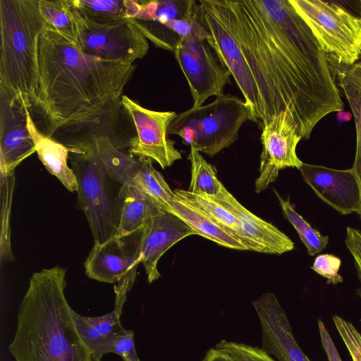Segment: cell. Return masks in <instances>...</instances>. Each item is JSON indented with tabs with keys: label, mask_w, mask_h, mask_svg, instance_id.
I'll return each mask as SVG.
<instances>
[{
	"label": "cell",
	"mask_w": 361,
	"mask_h": 361,
	"mask_svg": "<svg viewBox=\"0 0 361 361\" xmlns=\"http://www.w3.org/2000/svg\"><path fill=\"white\" fill-rule=\"evenodd\" d=\"M166 210L183 221L197 235L203 236L219 245L239 250H247L238 240L223 230L209 216L197 208L176 197L167 203Z\"/></svg>",
	"instance_id": "22"
},
{
	"label": "cell",
	"mask_w": 361,
	"mask_h": 361,
	"mask_svg": "<svg viewBox=\"0 0 361 361\" xmlns=\"http://www.w3.org/2000/svg\"><path fill=\"white\" fill-rule=\"evenodd\" d=\"M353 76L361 84V55L357 61L351 66H347Z\"/></svg>",
	"instance_id": "38"
},
{
	"label": "cell",
	"mask_w": 361,
	"mask_h": 361,
	"mask_svg": "<svg viewBox=\"0 0 361 361\" xmlns=\"http://www.w3.org/2000/svg\"><path fill=\"white\" fill-rule=\"evenodd\" d=\"M202 361H232L230 356L215 348L209 349Z\"/></svg>",
	"instance_id": "37"
},
{
	"label": "cell",
	"mask_w": 361,
	"mask_h": 361,
	"mask_svg": "<svg viewBox=\"0 0 361 361\" xmlns=\"http://www.w3.org/2000/svg\"><path fill=\"white\" fill-rule=\"evenodd\" d=\"M188 159L191 164V180L188 190L212 198L220 197L226 188L219 180L216 168L193 147H190Z\"/></svg>",
	"instance_id": "27"
},
{
	"label": "cell",
	"mask_w": 361,
	"mask_h": 361,
	"mask_svg": "<svg viewBox=\"0 0 361 361\" xmlns=\"http://www.w3.org/2000/svg\"><path fill=\"white\" fill-rule=\"evenodd\" d=\"M341 264L339 257L331 254H322L315 257L311 268L317 274L326 279L329 283L338 284L343 280L338 274Z\"/></svg>",
	"instance_id": "33"
},
{
	"label": "cell",
	"mask_w": 361,
	"mask_h": 361,
	"mask_svg": "<svg viewBox=\"0 0 361 361\" xmlns=\"http://www.w3.org/2000/svg\"><path fill=\"white\" fill-rule=\"evenodd\" d=\"M66 269L59 266L34 273L18 313L8 350L16 361H86L64 294Z\"/></svg>",
	"instance_id": "3"
},
{
	"label": "cell",
	"mask_w": 361,
	"mask_h": 361,
	"mask_svg": "<svg viewBox=\"0 0 361 361\" xmlns=\"http://www.w3.org/2000/svg\"><path fill=\"white\" fill-rule=\"evenodd\" d=\"M345 243L354 259L361 281V231L357 228L348 226L346 228Z\"/></svg>",
	"instance_id": "35"
},
{
	"label": "cell",
	"mask_w": 361,
	"mask_h": 361,
	"mask_svg": "<svg viewBox=\"0 0 361 361\" xmlns=\"http://www.w3.org/2000/svg\"><path fill=\"white\" fill-rule=\"evenodd\" d=\"M248 120L253 121V116L245 100L222 94L212 103L176 114L168 134L178 135L185 145L212 157L236 141Z\"/></svg>",
	"instance_id": "6"
},
{
	"label": "cell",
	"mask_w": 361,
	"mask_h": 361,
	"mask_svg": "<svg viewBox=\"0 0 361 361\" xmlns=\"http://www.w3.org/2000/svg\"><path fill=\"white\" fill-rule=\"evenodd\" d=\"M259 95L261 126L288 111L302 140L344 103L326 56L289 0H214Z\"/></svg>",
	"instance_id": "1"
},
{
	"label": "cell",
	"mask_w": 361,
	"mask_h": 361,
	"mask_svg": "<svg viewBox=\"0 0 361 361\" xmlns=\"http://www.w3.org/2000/svg\"><path fill=\"white\" fill-rule=\"evenodd\" d=\"M38 0H0V96L30 109L38 85V48L46 25Z\"/></svg>",
	"instance_id": "4"
},
{
	"label": "cell",
	"mask_w": 361,
	"mask_h": 361,
	"mask_svg": "<svg viewBox=\"0 0 361 361\" xmlns=\"http://www.w3.org/2000/svg\"><path fill=\"white\" fill-rule=\"evenodd\" d=\"M13 183L14 174L1 176L2 212L5 213V215L2 214V219L4 218L5 220L1 221V257L2 261L4 259L8 260L13 258L10 244L9 216Z\"/></svg>",
	"instance_id": "30"
},
{
	"label": "cell",
	"mask_w": 361,
	"mask_h": 361,
	"mask_svg": "<svg viewBox=\"0 0 361 361\" xmlns=\"http://www.w3.org/2000/svg\"><path fill=\"white\" fill-rule=\"evenodd\" d=\"M336 117L340 123L348 121L352 118V114L349 111H340L336 112Z\"/></svg>",
	"instance_id": "39"
},
{
	"label": "cell",
	"mask_w": 361,
	"mask_h": 361,
	"mask_svg": "<svg viewBox=\"0 0 361 361\" xmlns=\"http://www.w3.org/2000/svg\"><path fill=\"white\" fill-rule=\"evenodd\" d=\"M252 304L259 321L264 352L277 361H311L295 341L287 314L274 293H263Z\"/></svg>",
	"instance_id": "14"
},
{
	"label": "cell",
	"mask_w": 361,
	"mask_h": 361,
	"mask_svg": "<svg viewBox=\"0 0 361 361\" xmlns=\"http://www.w3.org/2000/svg\"><path fill=\"white\" fill-rule=\"evenodd\" d=\"M38 6L47 25L78 48L86 21L72 0H38Z\"/></svg>",
	"instance_id": "24"
},
{
	"label": "cell",
	"mask_w": 361,
	"mask_h": 361,
	"mask_svg": "<svg viewBox=\"0 0 361 361\" xmlns=\"http://www.w3.org/2000/svg\"><path fill=\"white\" fill-rule=\"evenodd\" d=\"M26 120L36 152L46 169L69 191H78L76 176L68 165L71 148L42 133L35 124L28 109H26Z\"/></svg>",
	"instance_id": "20"
},
{
	"label": "cell",
	"mask_w": 361,
	"mask_h": 361,
	"mask_svg": "<svg viewBox=\"0 0 361 361\" xmlns=\"http://www.w3.org/2000/svg\"><path fill=\"white\" fill-rule=\"evenodd\" d=\"M299 170L317 196L338 212H359L361 189L352 168L340 170L303 163Z\"/></svg>",
	"instance_id": "15"
},
{
	"label": "cell",
	"mask_w": 361,
	"mask_h": 361,
	"mask_svg": "<svg viewBox=\"0 0 361 361\" xmlns=\"http://www.w3.org/2000/svg\"><path fill=\"white\" fill-rule=\"evenodd\" d=\"M86 21L106 24L133 19L140 10L137 0H72Z\"/></svg>",
	"instance_id": "25"
},
{
	"label": "cell",
	"mask_w": 361,
	"mask_h": 361,
	"mask_svg": "<svg viewBox=\"0 0 361 361\" xmlns=\"http://www.w3.org/2000/svg\"><path fill=\"white\" fill-rule=\"evenodd\" d=\"M78 49L99 59L133 63L147 54L149 44L133 19L106 24L86 21Z\"/></svg>",
	"instance_id": "11"
},
{
	"label": "cell",
	"mask_w": 361,
	"mask_h": 361,
	"mask_svg": "<svg viewBox=\"0 0 361 361\" xmlns=\"http://www.w3.org/2000/svg\"><path fill=\"white\" fill-rule=\"evenodd\" d=\"M38 85L29 111L37 128L71 147L106 135L129 147L121 99L133 63L99 59L81 51L46 24L39 41Z\"/></svg>",
	"instance_id": "2"
},
{
	"label": "cell",
	"mask_w": 361,
	"mask_h": 361,
	"mask_svg": "<svg viewBox=\"0 0 361 361\" xmlns=\"http://www.w3.org/2000/svg\"><path fill=\"white\" fill-rule=\"evenodd\" d=\"M283 214L290 222L297 231L301 241L307 248L309 255L314 256L324 250L328 243L329 236L324 235L311 225L298 214L293 205L290 203L289 197L285 200L280 194L274 190Z\"/></svg>",
	"instance_id": "29"
},
{
	"label": "cell",
	"mask_w": 361,
	"mask_h": 361,
	"mask_svg": "<svg viewBox=\"0 0 361 361\" xmlns=\"http://www.w3.org/2000/svg\"><path fill=\"white\" fill-rule=\"evenodd\" d=\"M329 66L336 82L347 99L354 117L356 129V152L353 170L361 189V84L348 67L334 62ZM361 220V207L357 212Z\"/></svg>",
	"instance_id": "26"
},
{
	"label": "cell",
	"mask_w": 361,
	"mask_h": 361,
	"mask_svg": "<svg viewBox=\"0 0 361 361\" xmlns=\"http://www.w3.org/2000/svg\"><path fill=\"white\" fill-rule=\"evenodd\" d=\"M214 348L230 356L232 361H277L261 348L243 343L224 339Z\"/></svg>",
	"instance_id": "31"
},
{
	"label": "cell",
	"mask_w": 361,
	"mask_h": 361,
	"mask_svg": "<svg viewBox=\"0 0 361 361\" xmlns=\"http://www.w3.org/2000/svg\"><path fill=\"white\" fill-rule=\"evenodd\" d=\"M357 294L361 298V288L358 290Z\"/></svg>",
	"instance_id": "41"
},
{
	"label": "cell",
	"mask_w": 361,
	"mask_h": 361,
	"mask_svg": "<svg viewBox=\"0 0 361 361\" xmlns=\"http://www.w3.org/2000/svg\"><path fill=\"white\" fill-rule=\"evenodd\" d=\"M86 361H102V357L90 353Z\"/></svg>",
	"instance_id": "40"
},
{
	"label": "cell",
	"mask_w": 361,
	"mask_h": 361,
	"mask_svg": "<svg viewBox=\"0 0 361 361\" xmlns=\"http://www.w3.org/2000/svg\"><path fill=\"white\" fill-rule=\"evenodd\" d=\"M111 353L118 355L123 361H140L135 349L133 331L125 329L119 334L114 343Z\"/></svg>",
	"instance_id": "34"
},
{
	"label": "cell",
	"mask_w": 361,
	"mask_h": 361,
	"mask_svg": "<svg viewBox=\"0 0 361 361\" xmlns=\"http://www.w3.org/2000/svg\"><path fill=\"white\" fill-rule=\"evenodd\" d=\"M34 152L36 149L27 126L26 109L1 103V176L14 174L15 169Z\"/></svg>",
	"instance_id": "17"
},
{
	"label": "cell",
	"mask_w": 361,
	"mask_h": 361,
	"mask_svg": "<svg viewBox=\"0 0 361 361\" xmlns=\"http://www.w3.org/2000/svg\"><path fill=\"white\" fill-rule=\"evenodd\" d=\"M335 326L346 346L353 361H361V334L354 325L335 315L333 317Z\"/></svg>",
	"instance_id": "32"
},
{
	"label": "cell",
	"mask_w": 361,
	"mask_h": 361,
	"mask_svg": "<svg viewBox=\"0 0 361 361\" xmlns=\"http://www.w3.org/2000/svg\"><path fill=\"white\" fill-rule=\"evenodd\" d=\"M197 18L209 32L207 42L228 69L250 107L253 122L259 123V95L240 47L214 0L197 1Z\"/></svg>",
	"instance_id": "8"
},
{
	"label": "cell",
	"mask_w": 361,
	"mask_h": 361,
	"mask_svg": "<svg viewBox=\"0 0 361 361\" xmlns=\"http://www.w3.org/2000/svg\"><path fill=\"white\" fill-rule=\"evenodd\" d=\"M173 53L188 83L193 100L192 107L201 106L209 97L224 94L231 75L206 39L183 37Z\"/></svg>",
	"instance_id": "10"
},
{
	"label": "cell",
	"mask_w": 361,
	"mask_h": 361,
	"mask_svg": "<svg viewBox=\"0 0 361 361\" xmlns=\"http://www.w3.org/2000/svg\"><path fill=\"white\" fill-rule=\"evenodd\" d=\"M121 313L114 309L102 316L86 317L72 309L76 331L90 353L102 357L111 352L116 338L126 329L121 323Z\"/></svg>",
	"instance_id": "19"
},
{
	"label": "cell",
	"mask_w": 361,
	"mask_h": 361,
	"mask_svg": "<svg viewBox=\"0 0 361 361\" xmlns=\"http://www.w3.org/2000/svg\"><path fill=\"white\" fill-rule=\"evenodd\" d=\"M140 164L133 179V184L153 199L164 210L176 194L169 186L164 176L157 171L149 158L139 157Z\"/></svg>",
	"instance_id": "28"
},
{
	"label": "cell",
	"mask_w": 361,
	"mask_h": 361,
	"mask_svg": "<svg viewBox=\"0 0 361 361\" xmlns=\"http://www.w3.org/2000/svg\"><path fill=\"white\" fill-rule=\"evenodd\" d=\"M310 27L329 62L345 66L361 55V17L341 1L289 0Z\"/></svg>",
	"instance_id": "7"
},
{
	"label": "cell",
	"mask_w": 361,
	"mask_h": 361,
	"mask_svg": "<svg viewBox=\"0 0 361 361\" xmlns=\"http://www.w3.org/2000/svg\"><path fill=\"white\" fill-rule=\"evenodd\" d=\"M318 329L322 345L329 361H342L335 344L322 321H318Z\"/></svg>",
	"instance_id": "36"
},
{
	"label": "cell",
	"mask_w": 361,
	"mask_h": 361,
	"mask_svg": "<svg viewBox=\"0 0 361 361\" xmlns=\"http://www.w3.org/2000/svg\"><path fill=\"white\" fill-rule=\"evenodd\" d=\"M197 233L176 215L163 210L149 219L143 227L140 259L150 283L161 274L157 264L161 256L184 238Z\"/></svg>",
	"instance_id": "16"
},
{
	"label": "cell",
	"mask_w": 361,
	"mask_h": 361,
	"mask_svg": "<svg viewBox=\"0 0 361 361\" xmlns=\"http://www.w3.org/2000/svg\"><path fill=\"white\" fill-rule=\"evenodd\" d=\"M259 176L255 181V192L266 190L274 183L279 171L287 167L299 169L303 162L296 154L302 140L295 123L288 111L273 116L262 126Z\"/></svg>",
	"instance_id": "12"
},
{
	"label": "cell",
	"mask_w": 361,
	"mask_h": 361,
	"mask_svg": "<svg viewBox=\"0 0 361 361\" xmlns=\"http://www.w3.org/2000/svg\"><path fill=\"white\" fill-rule=\"evenodd\" d=\"M68 147L79 207L86 216L94 244L104 243L118 231L123 184L109 173L89 141Z\"/></svg>",
	"instance_id": "5"
},
{
	"label": "cell",
	"mask_w": 361,
	"mask_h": 361,
	"mask_svg": "<svg viewBox=\"0 0 361 361\" xmlns=\"http://www.w3.org/2000/svg\"><path fill=\"white\" fill-rule=\"evenodd\" d=\"M212 199L236 216L244 233L259 245L264 253L281 255L294 249V243L288 235L245 208L227 189Z\"/></svg>",
	"instance_id": "18"
},
{
	"label": "cell",
	"mask_w": 361,
	"mask_h": 361,
	"mask_svg": "<svg viewBox=\"0 0 361 361\" xmlns=\"http://www.w3.org/2000/svg\"><path fill=\"white\" fill-rule=\"evenodd\" d=\"M143 227L129 235H115L104 243L94 244L84 263L86 275L109 283H116L126 276H136L141 263Z\"/></svg>",
	"instance_id": "13"
},
{
	"label": "cell",
	"mask_w": 361,
	"mask_h": 361,
	"mask_svg": "<svg viewBox=\"0 0 361 361\" xmlns=\"http://www.w3.org/2000/svg\"><path fill=\"white\" fill-rule=\"evenodd\" d=\"M173 191L180 200L200 209L223 230L241 242L247 250L264 253L259 245L244 233L236 216L216 201L188 190L176 189Z\"/></svg>",
	"instance_id": "23"
},
{
	"label": "cell",
	"mask_w": 361,
	"mask_h": 361,
	"mask_svg": "<svg viewBox=\"0 0 361 361\" xmlns=\"http://www.w3.org/2000/svg\"><path fill=\"white\" fill-rule=\"evenodd\" d=\"M121 201L120 219L116 235H129L142 228L149 219L164 210L133 183L123 185Z\"/></svg>",
	"instance_id": "21"
},
{
	"label": "cell",
	"mask_w": 361,
	"mask_h": 361,
	"mask_svg": "<svg viewBox=\"0 0 361 361\" xmlns=\"http://www.w3.org/2000/svg\"><path fill=\"white\" fill-rule=\"evenodd\" d=\"M121 103L136 132L130 140L129 154L154 160L163 169L181 159L180 152L168 134L169 126L176 112L147 109L124 94Z\"/></svg>",
	"instance_id": "9"
}]
</instances>
